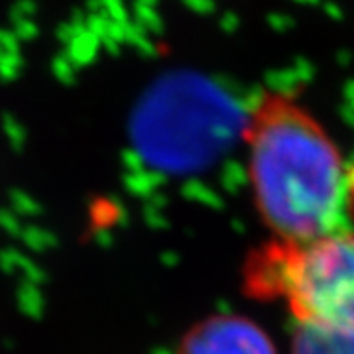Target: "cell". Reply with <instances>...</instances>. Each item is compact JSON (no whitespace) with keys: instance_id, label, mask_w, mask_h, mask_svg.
Wrapping results in <instances>:
<instances>
[{"instance_id":"8992f818","label":"cell","mask_w":354,"mask_h":354,"mask_svg":"<svg viewBox=\"0 0 354 354\" xmlns=\"http://www.w3.org/2000/svg\"><path fill=\"white\" fill-rule=\"evenodd\" d=\"M346 193L353 197L354 201V169L351 174H346Z\"/></svg>"},{"instance_id":"3957f363","label":"cell","mask_w":354,"mask_h":354,"mask_svg":"<svg viewBox=\"0 0 354 354\" xmlns=\"http://www.w3.org/2000/svg\"><path fill=\"white\" fill-rule=\"evenodd\" d=\"M239 116L215 91L179 83L156 91L140 111V150L169 171L209 164L232 140Z\"/></svg>"},{"instance_id":"277c9868","label":"cell","mask_w":354,"mask_h":354,"mask_svg":"<svg viewBox=\"0 0 354 354\" xmlns=\"http://www.w3.org/2000/svg\"><path fill=\"white\" fill-rule=\"evenodd\" d=\"M179 354H276V348L252 321L216 315L189 329L179 344Z\"/></svg>"},{"instance_id":"6da1fadb","label":"cell","mask_w":354,"mask_h":354,"mask_svg":"<svg viewBox=\"0 0 354 354\" xmlns=\"http://www.w3.org/2000/svg\"><path fill=\"white\" fill-rule=\"evenodd\" d=\"M242 134L254 203L278 241L311 242L342 232L341 153L299 102L266 91Z\"/></svg>"},{"instance_id":"5b68a950","label":"cell","mask_w":354,"mask_h":354,"mask_svg":"<svg viewBox=\"0 0 354 354\" xmlns=\"http://www.w3.org/2000/svg\"><path fill=\"white\" fill-rule=\"evenodd\" d=\"M293 354H354V335L297 323Z\"/></svg>"},{"instance_id":"7a4b0ae2","label":"cell","mask_w":354,"mask_h":354,"mask_svg":"<svg viewBox=\"0 0 354 354\" xmlns=\"http://www.w3.org/2000/svg\"><path fill=\"white\" fill-rule=\"evenodd\" d=\"M244 288L256 299L286 301L301 325L354 335V234L268 242L246 260Z\"/></svg>"}]
</instances>
